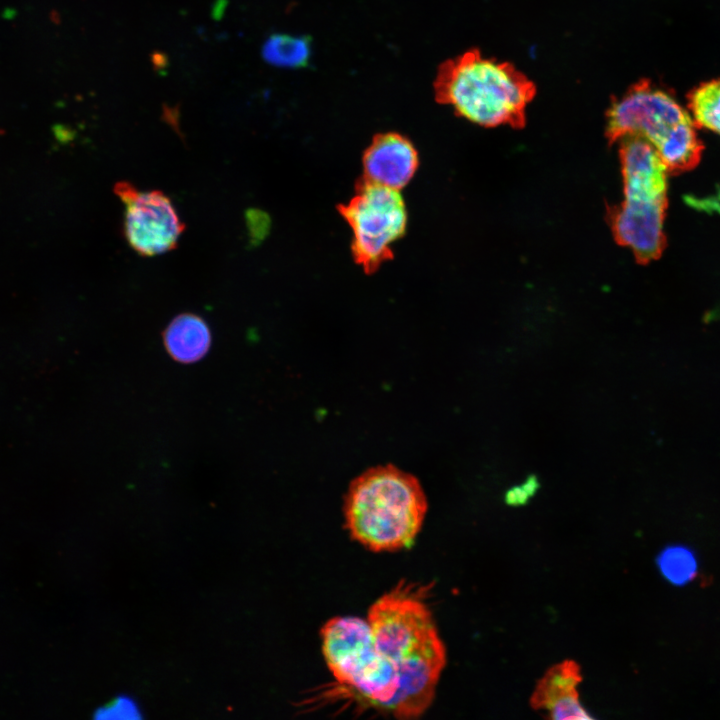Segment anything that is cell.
Listing matches in <instances>:
<instances>
[{
  "label": "cell",
  "instance_id": "cell-1",
  "mask_svg": "<svg viewBox=\"0 0 720 720\" xmlns=\"http://www.w3.org/2000/svg\"><path fill=\"white\" fill-rule=\"evenodd\" d=\"M367 622L376 647L399 675V688L385 711L400 720L420 717L432 704L446 664L430 610L411 585L399 584L371 605Z\"/></svg>",
  "mask_w": 720,
  "mask_h": 720
},
{
  "label": "cell",
  "instance_id": "cell-2",
  "mask_svg": "<svg viewBox=\"0 0 720 720\" xmlns=\"http://www.w3.org/2000/svg\"><path fill=\"white\" fill-rule=\"evenodd\" d=\"M419 480L393 465L370 468L350 484L344 502L351 537L375 552L409 547L427 512Z\"/></svg>",
  "mask_w": 720,
  "mask_h": 720
},
{
  "label": "cell",
  "instance_id": "cell-3",
  "mask_svg": "<svg viewBox=\"0 0 720 720\" xmlns=\"http://www.w3.org/2000/svg\"><path fill=\"white\" fill-rule=\"evenodd\" d=\"M435 99L483 127L522 128L535 84L514 65L470 49L443 62L433 82Z\"/></svg>",
  "mask_w": 720,
  "mask_h": 720
},
{
  "label": "cell",
  "instance_id": "cell-4",
  "mask_svg": "<svg viewBox=\"0 0 720 720\" xmlns=\"http://www.w3.org/2000/svg\"><path fill=\"white\" fill-rule=\"evenodd\" d=\"M623 200L609 210L615 240L629 248L640 264L659 258L665 248L668 169L646 140H620Z\"/></svg>",
  "mask_w": 720,
  "mask_h": 720
},
{
  "label": "cell",
  "instance_id": "cell-5",
  "mask_svg": "<svg viewBox=\"0 0 720 720\" xmlns=\"http://www.w3.org/2000/svg\"><path fill=\"white\" fill-rule=\"evenodd\" d=\"M606 136L610 143L628 136L646 140L656 150L669 173L694 168L703 145L690 115L668 91L642 79L607 111Z\"/></svg>",
  "mask_w": 720,
  "mask_h": 720
},
{
  "label": "cell",
  "instance_id": "cell-6",
  "mask_svg": "<svg viewBox=\"0 0 720 720\" xmlns=\"http://www.w3.org/2000/svg\"><path fill=\"white\" fill-rule=\"evenodd\" d=\"M327 666L343 686L385 711L399 688L395 666L378 650L367 620L334 617L321 629Z\"/></svg>",
  "mask_w": 720,
  "mask_h": 720
},
{
  "label": "cell",
  "instance_id": "cell-7",
  "mask_svg": "<svg viewBox=\"0 0 720 720\" xmlns=\"http://www.w3.org/2000/svg\"><path fill=\"white\" fill-rule=\"evenodd\" d=\"M350 226L355 262L371 274L393 257L392 244L406 231L407 211L399 190L361 179L351 200L338 206Z\"/></svg>",
  "mask_w": 720,
  "mask_h": 720
},
{
  "label": "cell",
  "instance_id": "cell-8",
  "mask_svg": "<svg viewBox=\"0 0 720 720\" xmlns=\"http://www.w3.org/2000/svg\"><path fill=\"white\" fill-rule=\"evenodd\" d=\"M114 193L125 205L124 235L141 256H155L176 248L185 229L170 198L159 190L140 191L127 181Z\"/></svg>",
  "mask_w": 720,
  "mask_h": 720
},
{
  "label": "cell",
  "instance_id": "cell-9",
  "mask_svg": "<svg viewBox=\"0 0 720 720\" xmlns=\"http://www.w3.org/2000/svg\"><path fill=\"white\" fill-rule=\"evenodd\" d=\"M362 164L363 180L400 190L414 176L419 157L408 138L387 132L373 138L363 154Z\"/></svg>",
  "mask_w": 720,
  "mask_h": 720
},
{
  "label": "cell",
  "instance_id": "cell-10",
  "mask_svg": "<svg viewBox=\"0 0 720 720\" xmlns=\"http://www.w3.org/2000/svg\"><path fill=\"white\" fill-rule=\"evenodd\" d=\"M168 354L184 364L202 359L211 345V332L207 323L198 315L183 313L176 316L163 334Z\"/></svg>",
  "mask_w": 720,
  "mask_h": 720
},
{
  "label": "cell",
  "instance_id": "cell-11",
  "mask_svg": "<svg viewBox=\"0 0 720 720\" xmlns=\"http://www.w3.org/2000/svg\"><path fill=\"white\" fill-rule=\"evenodd\" d=\"M582 681L580 666L573 660H565L551 666L537 682L530 697L535 710H549L558 700L577 692Z\"/></svg>",
  "mask_w": 720,
  "mask_h": 720
},
{
  "label": "cell",
  "instance_id": "cell-12",
  "mask_svg": "<svg viewBox=\"0 0 720 720\" xmlns=\"http://www.w3.org/2000/svg\"><path fill=\"white\" fill-rule=\"evenodd\" d=\"M687 106L696 127L720 136V79L702 82L689 91Z\"/></svg>",
  "mask_w": 720,
  "mask_h": 720
},
{
  "label": "cell",
  "instance_id": "cell-13",
  "mask_svg": "<svg viewBox=\"0 0 720 720\" xmlns=\"http://www.w3.org/2000/svg\"><path fill=\"white\" fill-rule=\"evenodd\" d=\"M661 575L672 585L684 586L698 574V560L693 550L682 544L666 546L656 557Z\"/></svg>",
  "mask_w": 720,
  "mask_h": 720
},
{
  "label": "cell",
  "instance_id": "cell-14",
  "mask_svg": "<svg viewBox=\"0 0 720 720\" xmlns=\"http://www.w3.org/2000/svg\"><path fill=\"white\" fill-rule=\"evenodd\" d=\"M266 61L279 66H296L308 58V45L303 39L285 35L271 36L264 44Z\"/></svg>",
  "mask_w": 720,
  "mask_h": 720
},
{
  "label": "cell",
  "instance_id": "cell-15",
  "mask_svg": "<svg viewBox=\"0 0 720 720\" xmlns=\"http://www.w3.org/2000/svg\"><path fill=\"white\" fill-rule=\"evenodd\" d=\"M142 716L139 703L126 694L115 696L94 711V718L99 720H137Z\"/></svg>",
  "mask_w": 720,
  "mask_h": 720
},
{
  "label": "cell",
  "instance_id": "cell-16",
  "mask_svg": "<svg viewBox=\"0 0 720 720\" xmlns=\"http://www.w3.org/2000/svg\"><path fill=\"white\" fill-rule=\"evenodd\" d=\"M548 711L549 717L554 720H587L593 718L588 711L582 707L578 698V692H574L558 700Z\"/></svg>",
  "mask_w": 720,
  "mask_h": 720
},
{
  "label": "cell",
  "instance_id": "cell-17",
  "mask_svg": "<svg viewBox=\"0 0 720 720\" xmlns=\"http://www.w3.org/2000/svg\"><path fill=\"white\" fill-rule=\"evenodd\" d=\"M533 497L532 493L522 483L521 485L511 487L505 493V503L510 506H521L526 504Z\"/></svg>",
  "mask_w": 720,
  "mask_h": 720
}]
</instances>
